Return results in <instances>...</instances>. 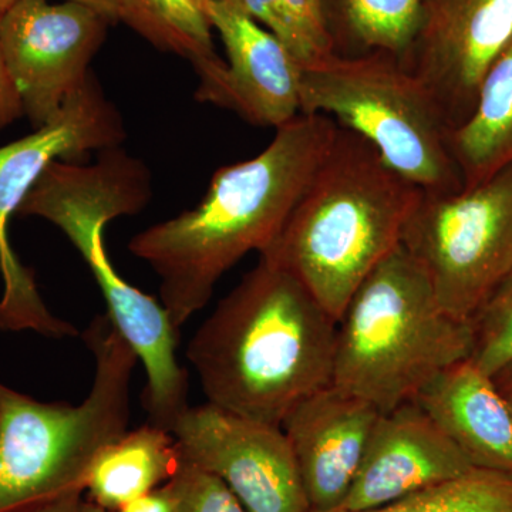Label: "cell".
Listing matches in <instances>:
<instances>
[{
    "label": "cell",
    "instance_id": "obj_9",
    "mask_svg": "<svg viewBox=\"0 0 512 512\" xmlns=\"http://www.w3.org/2000/svg\"><path fill=\"white\" fill-rule=\"evenodd\" d=\"M126 137L120 111L90 73L52 119L29 136L0 147V329L35 330L50 318L35 275L20 262L10 244V220L23 198L55 161L76 163L84 154L121 146Z\"/></svg>",
    "mask_w": 512,
    "mask_h": 512
},
{
    "label": "cell",
    "instance_id": "obj_14",
    "mask_svg": "<svg viewBox=\"0 0 512 512\" xmlns=\"http://www.w3.org/2000/svg\"><path fill=\"white\" fill-rule=\"evenodd\" d=\"M473 467L429 414L414 402L403 403L380 413L359 470L336 510H375Z\"/></svg>",
    "mask_w": 512,
    "mask_h": 512
},
{
    "label": "cell",
    "instance_id": "obj_4",
    "mask_svg": "<svg viewBox=\"0 0 512 512\" xmlns=\"http://www.w3.org/2000/svg\"><path fill=\"white\" fill-rule=\"evenodd\" d=\"M423 192L338 126L281 235L259 256L295 276L339 322L367 275L402 245Z\"/></svg>",
    "mask_w": 512,
    "mask_h": 512
},
{
    "label": "cell",
    "instance_id": "obj_27",
    "mask_svg": "<svg viewBox=\"0 0 512 512\" xmlns=\"http://www.w3.org/2000/svg\"><path fill=\"white\" fill-rule=\"evenodd\" d=\"M177 510V495L171 481L161 485L143 497L130 501L114 512H175Z\"/></svg>",
    "mask_w": 512,
    "mask_h": 512
},
{
    "label": "cell",
    "instance_id": "obj_15",
    "mask_svg": "<svg viewBox=\"0 0 512 512\" xmlns=\"http://www.w3.org/2000/svg\"><path fill=\"white\" fill-rule=\"evenodd\" d=\"M380 413L329 384L296 404L282 421L311 511L336 510L345 500Z\"/></svg>",
    "mask_w": 512,
    "mask_h": 512
},
{
    "label": "cell",
    "instance_id": "obj_16",
    "mask_svg": "<svg viewBox=\"0 0 512 512\" xmlns=\"http://www.w3.org/2000/svg\"><path fill=\"white\" fill-rule=\"evenodd\" d=\"M413 402L474 467L512 474V409L493 377L473 360L441 370Z\"/></svg>",
    "mask_w": 512,
    "mask_h": 512
},
{
    "label": "cell",
    "instance_id": "obj_21",
    "mask_svg": "<svg viewBox=\"0 0 512 512\" xmlns=\"http://www.w3.org/2000/svg\"><path fill=\"white\" fill-rule=\"evenodd\" d=\"M239 3L285 46L302 70L336 55L325 0H239Z\"/></svg>",
    "mask_w": 512,
    "mask_h": 512
},
{
    "label": "cell",
    "instance_id": "obj_7",
    "mask_svg": "<svg viewBox=\"0 0 512 512\" xmlns=\"http://www.w3.org/2000/svg\"><path fill=\"white\" fill-rule=\"evenodd\" d=\"M302 114H323L376 148L427 194H453L463 180L437 101L396 57L335 55L302 70Z\"/></svg>",
    "mask_w": 512,
    "mask_h": 512
},
{
    "label": "cell",
    "instance_id": "obj_23",
    "mask_svg": "<svg viewBox=\"0 0 512 512\" xmlns=\"http://www.w3.org/2000/svg\"><path fill=\"white\" fill-rule=\"evenodd\" d=\"M471 323L474 349L470 359L485 375L494 377L512 362V274Z\"/></svg>",
    "mask_w": 512,
    "mask_h": 512
},
{
    "label": "cell",
    "instance_id": "obj_5",
    "mask_svg": "<svg viewBox=\"0 0 512 512\" xmlns=\"http://www.w3.org/2000/svg\"><path fill=\"white\" fill-rule=\"evenodd\" d=\"M473 349V323L441 308L426 272L400 245L367 275L340 316L332 384L389 412L413 402Z\"/></svg>",
    "mask_w": 512,
    "mask_h": 512
},
{
    "label": "cell",
    "instance_id": "obj_1",
    "mask_svg": "<svg viewBox=\"0 0 512 512\" xmlns=\"http://www.w3.org/2000/svg\"><path fill=\"white\" fill-rule=\"evenodd\" d=\"M336 131L328 116L299 114L258 156L218 168L194 210L134 235L128 249L160 278L161 303L175 329L207 306L218 281L245 255L274 245Z\"/></svg>",
    "mask_w": 512,
    "mask_h": 512
},
{
    "label": "cell",
    "instance_id": "obj_12",
    "mask_svg": "<svg viewBox=\"0 0 512 512\" xmlns=\"http://www.w3.org/2000/svg\"><path fill=\"white\" fill-rule=\"evenodd\" d=\"M197 3L227 52V62L195 70L197 100L235 111L252 126L276 130L302 114V69L285 46L239 0Z\"/></svg>",
    "mask_w": 512,
    "mask_h": 512
},
{
    "label": "cell",
    "instance_id": "obj_3",
    "mask_svg": "<svg viewBox=\"0 0 512 512\" xmlns=\"http://www.w3.org/2000/svg\"><path fill=\"white\" fill-rule=\"evenodd\" d=\"M153 195L146 163L121 146L100 151L96 163L55 161L37 178L16 215L56 225L83 256L99 285L107 315L137 353L147 382L141 403L148 423L171 431L188 404V372L178 363V329L163 306L128 284L107 254L110 221L140 214Z\"/></svg>",
    "mask_w": 512,
    "mask_h": 512
},
{
    "label": "cell",
    "instance_id": "obj_29",
    "mask_svg": "<svg viewBox=\"0 0 512 512\" xmlns=\"http://www.w3.org/2000/svg\"><path fill=\"white\" fill-rule=\"evenodd\" d=\"M493 379L495 384H497L498 390L503 394L504 399L507 400L512 409V362L510 365L505 366L503 370H500Z\"/></svg>",
    "mask_w": 512,
    "mask_h": 512
},
{
    "label": "cell",
    "instance_id": "obj_8",
    "mask_svg": "<svg viewBox=\"0 0 512 512\" xmlns=\"http://www.w3.org/2000/svg\"><path fill=\"white\" fill-rule=\"evenodd\" d=\"M402 245L426 272L441 308L473 322L512 274V164L473 188L423 192Z\"/></svg>",
    "mask_w": 512,
    "mask_h": 512
},
{
    "label": "cell",
    "instance_id": "obj_18",
    "mask_svg": "<svg viewBox=\"0 0 512 512\" xmlns=\"http://www.w3.org/2000/svg\"><path fill=\"white\" fill-rule=\"evenodd\" d=\"M463 190L512 164V39L488 67L468 119L448 136Z\"/></svg>",
    "mask_w": 512,
    "mask_h": 512
},
{
    "label": "cell",
    "instance_id": "obj_11",
    "mask_svg": "<svg viewBox=\"0 0 512 512\" xmlns=\"http://www.w3.org/2000/svg\"><path fill=\"white\" fill-rule=\"evenodd\" d=\"M171 434L181 460L220 478L248 512H311L281 426L207 402L188 407Z\"/></svg>",
    "mask_w": 512,
    "mask_h": 512
},
{
    "label": "cell",
    "instance_id": "obj_17",
    "mask_svg": "<svg viewBox=\"0 0 512 512\" xmlns=\"http://www.w3.org/2000/svg\"><path fill=\"white\" fill-rule=\"evenodd\" d=\"M181 466L171 431L147 423L103 448L87 474V497L109 512L173 480Z\"/></svg>",
    "mask_w": 512,
    "mask_h": 512
},
{
    "label": "cell",
    "instance_id": "obj_6",
    "mask_svg": "<svg viewBox=\"0 0 512 512\" xmlns=\"http://www.w3.org/2000/svg\"><path fill=\"white\" fill-rule=\"evenodd\" d=\"M94 380L79 406L42 403L0 383V512L84 490L94 458L127 433L137 353L107 313L83 333Z\"/></svg>",
    "mask_w": 512,
    "mask_h": 512
},
{
    "label": "cell",
    "instance_id": "obj_31",
    "mask_svg": "<svg viewBox=\"0 0 512 512\" xmlns=\"http://www.w3.org/2000/svg\"><path fill=\"white\" fill-rule=\"evenodd\" d=\"M197 2H198V0H197Z\"/></svg>",
    "mask_w": 512,
    "mask_h": 512
},
{
    "label": "cell",
    "instance_id": "obj_10",
    "mask_svg": "<svg viewBox=\"0 0 512 512\" xmlns=\"http://www.w3.org/2000/svg\"><path fill=\"white\" fill-rule=\"evenodd\" d=\"M109 20L82 3L16 0L0 18V53L33 128L90 76Z\"/></svg>",
    "mask_w": 512,
    "mask_h": 512
},
{
    "label": "cell",
    "instance_id": "obj_19",
    "mask_svg": "<svg viewBox=\"0 0 512 512\" xmlns=\"http://www.w3.org/2000/svg\"><path fill=\"white\" fill-rule=\"evenodd\" d=\"M423 0H325L339 56L384 53L402 62L419 29Z\"/></svg>",
    "mask_w": 512,
    "mask_h": 512
},
{
    "label": "cell",
    "instance_id": "obj_24",
    "mask_svg": "<svg viewBox=\"0 0 512 512\" xmlns=\"http://www.w3.org/2000/svg\"><path fill=\"white\" fill-rule=\"evenodd\" d=\"M177 495L175 512H248L220 478L181 460L171 480Z\"/></svg>",
    "mask_w": 512,
    "mask_h": 512
},
{
    "label": "cell",
    "instance_id": "obj_22",
    "mask_svg": "<svg viewBox=\"0 0 512 512\" xmlns=\"http://www.w3.org/2000/svg\"><path fill=\"white\" fill-rule=\"evenodd\" d=\"M356 512H512V474L473 467L453 480L424 488L392 504Z\"/></svg>",
    "mask_w": 512,
    "mask_h": 512
},
{
    "label": "cell",
    "instance_id": "obj_20",
    "mask_svg": "<svg viewBox=\"0 0 512 512\" xmlns=\"http://www.w3.org/2000/svg\"><path fill=\"white\" fill-rule=\"evenodd\" d=\"M120 22L158 49L190 60L194 69L221 60L197 0H121Z\"/></svg>",
    "mask_w": 512,
    "mask_h": 512
},
{
    "label": "cell",
    "instance_id": "obj_13",
    "mask_svg": "<svg viewBox=\"0 0 512 512\" xmlns=\"http://www.w3.org/2000/svg\"><path fill=\"white\" fill-rule=\"evenodd\" d=\"M512 39V0H423L402 63L453 130L468 119L488 67Z\"/></svg>",
    "mask_w": 512,
    "mask_h": 512
},
{
    "label": "cell",
    "instance_id": "obj_30",
    "mask_svg": "<svg viewBox=\"0 0 512 512\" xmlns=\"http://www.w3.org/2000/svg\"><path fill=\"white\" fill-rule=\"evenodd\" d=\"M15 2L16 0H0V18H2V16L8 12L10 6H12Z\"/></svg>",
    "mask_w": 512,
    "mask_h": 512
},
{
    "label": "cell",
    "instance_id": "obj_28",
    "mask_svg": "<svg viewBox=\"0 0 512 512\" xmlns=\"http://www.w3.org/2000/svg\"><path fill=\"white\" fill-rule=\"evenodd\" d=\"M72 2L82 3L87 8L96 10L110 23L120 22L121 0H72Z\"/></svg>",
    "mask_w": 512,
    "mask_h": 512
},
{
    "label": "cell",
    "instance_id": "obj_26",
    "mask_svg": "<svg viewBox=\"0 0 512 512\" xmlns=\"http://www.w3.org/2000/svg\"><path fill=\"white\" fill-rule=\"evenodd\" d=\"M25 116L22 100L15 84L10 79L2 53H0V130L12 126L16 120Z\"/></svg>",
    "mask_w": 512,
    "mask_h": 512
},
{
    "label": "cell",
    "instance_id": "obj_25",
    "mask_svg": "<svg viewBox=\"0 0 512 512\" xmlns=\"http://www.w3.org/2000/svg\"><path fill=\"white\" fill-rule=\"evenodd\" d=\"M12 512H109L101 508L100 505L93 503L87 497L84 490H73L69 493L57 495V497L47 498L39 503L26 505Z\"/></svg>",
    "mask_w": 512,
    "mask_h": 512
},
{
    "label": "cell",
    "instance_id": "obj_2",
    "mask_svg": "<svg viewBox=\"0 0 512 512\" xmlns=\"http://www.w3.org/2000/svg\"><path fill=\"white\" fill-rule=\"evenodd\" d=\"M338 322L281 266L261 258L187 348L208 403L282 426L332 384Z\"/></svg>",
    "mask_w": 512,
    "mask_h": 512
}]
</instances>
